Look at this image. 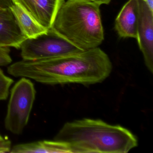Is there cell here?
<instances>
[{"label":"cell","instance_id":"6da1fadb","mask_svg":"<svg viewBox=\"0 0 153 153\" xmlns=\"http://www.w3.org/2000/svg\"><path fill=\"white\" fill-rule=\"evenodd\" d=\"M112 69L108 55L98 47L51 59H22L10 65L7 72L45 85H89L103 82Z\"/></svg>","mask_w":153,"mask_h":153},{"label":"cell","instance_id":"7a4b0ae2","mask_svg":"<svg viewBox=\"0 0 153 153\" xmlns=\"http://www.w3.org/2000/svg\"><path fill=\"white\" fill-rule=\"evenodd\" d=\"M53 140L69 143L75 153H126L138 145L128 129L88 118L66 123Z\"/></svg>","mask_w":153,"mask_h":153},{"label":"cell","instance_id":"3957f363","mask_svg":"<svg viewBox=\"0 0 153 153\" xmlns=\"http://www.w3.org/2000/svg\"><path fill=\"white\" fill-rule=\"evenodd\" d=\"M101 5L89 0H67L51 29L83 51L98 47L104 40Z\"/></svg>","mask_w":153,"mask_h":153},{"label":"cell","instance_id":"277c9868","mask_svg":"<svg viewBox=\"0 0 153 153\" xmlns=\"http://www.w3.org/2000/svg\"><path fill=\"white\" fill-rule=\"evenodd\" d=\"M33 82L22 77L13 87L4 123L6 129L16 135L21 134L29 121L36 98Z\"/></svg>","mask_w":153,"mask_h":153},{"label":"cell","instance_id":"5b68a950","mask_svg":"<svg viewBox=\"0 0 153 153\" xmlns=\"http://www.w3.org/2000/svg\"><path fill=\"white\" fill-rule=\"evenodd\" d=\"M20 49L21 57L26 60L51 59L83 51L51 29L36 38L26 39Z\"/></svg>","mask_w":153,"mask_h":153},{"label":"cell","instance_id":"8992f818","mask_svg":"<svg viewBox=\"0 0 153 153\" xmlns=\"http://www.w3.org/2000/svg\"><path fill=\"white\" fill-rule=\"evenodd\" d=\"M137 41L148 70L153 72V12L139 0Z\"/></svg>","mask_w":153,"mask_h":153},{"label":"cell","instance_id":"52a82bcc","mask_svg":"<svg viewBox=\"0 0 153 153\" xmlns=\"http://www.w3.org/2000/svg\"><path fill=\"white\" fill-rule=\"evenodd\" d=\"M22 6L34 19L48 29L52 27L65 0H11Z\"/></svg>","mask_w":153,"mask_h":153},{"label":"cell","instance_id":"ba28073f","mask_svg":"<svg viewBox=\"0 0 153 153\" xmlns=\"http://www.w3.org/2000/svg\"><path fill=\"white\" fill-rule=\"evenodd\" d=\"M27 39L10 8L0 11V47L20 49Z\"/></svg>","mask_w":153,"mask_h":153},{"label":"cell","instance_id":"9c48e42d","mask_svg":"<svg viewBox=\"0 0 153 153\" xmlns=\"http://www.w3.org/2000/svg\"><path fill=\"white\" fill-rule=\"evenodd\" d=\"M139 0H128L116 17L115 29L122 38L137 39Z\"/></svg>","mask_w":153,"mask_h":153},{"label":"cell","instance_id":"30bf717a","mask_svg":"<svg viewBox=\"0 0 153 153\" xmlns=\"http://www.w3.org/2000/svg\"><path fill=\"white\" fill-rule=\"evenodd\" d=\"M10 153H75L69 143L59 140H41L21 143L12 147Z\"/></svg>","mask_w":153,"mask_h":153},{"label":"cell","instance_id":"8fae6325","mask_svg":"<svg viewBox=\"0 0 153 153\" xmlns=\"http://www.w3.org/2000/svg\"><path fill=\"white\" fill-rule=\"evenodd\" d=\"M22 33L27 39H34L47 33L49 29L36 21L19 4H13L10 7Z\"/></svg>","mask_w":153,"mask_h":153},{"label":"cell","instance_id":"7c38bea8","mask_svg":"<svg viewBox=\"0 0 153 153\" xmlns=\"http://www.w3.org/2000/svg\"><path fill=\"white\" fill-rule=\"evenodd\" d=\"M13 83V79L7 76L0 68V101L7 98L10 89Z\"/></svg>","mask_w":153,"mask_h":153},{"label":"cell","instance_id":"4fadbf2b","mask_svg":"<svg viewBox=\"0 0 153 153\" xmlns=\"http://www.w3.org/2000/svg\"><path fill=\"white\" fill-rule=\"evenodd\" d=\"M11 62L10 48L0 47V67L7 66Z\"/></svg>","mask_w":153,"mask_h":153},{"label":"cell","instance_id":"5bb4252c","mask_svg":"<svg viewBox=\"0 0 153 153\" xmlns=\"http://www.w3.org/2000/svg\"><path fill=\"white\" fill-rule=\"evenodd\" d=\"M11 148V142L0 134V153H10Z\"/></svg>","mask_w":153,"mask_h":153},{"label":"cell","instance_id":"9a60e30c","mask_svg":"<svg viewBox=\"0 0 153 153\" xmlns=\"http://www.w3.org/2000/svg\"><path fill=\"white\" fill-rule=\"evenodd\" d=\"M13 4L11 0H0V11L10 8Z\"/></svg>","mask_w":153,"mask_h":153},{"label":"cell","instance_id":"2e32d148","mask_svg":"<svg viewBox=\"0 0 153 153\" xmlns=\"http://www.w3.org/2000/svg\"><path fill=\"white\" fill-rule=\"evenodd\" d=\"M140 1H144L149 7V9L153 12V0H140Z\"/></svg>","mask_w":153,"mask_h":153},{"label":"cell","instance_id":"e0dca14e","mask_svg":"<svg viewBox=\"0 0 153 153\" xmlns=\"http://www.w3.org/2000/svg\"><path fill=\"white\" fill-rule=\"evenodd\" d=\"M89 1L97 2V3H99V4H101V5L103 4V2L102 0H89Z\"/></svg>","mask_w":153,"mask_h":153},{"label":"cell","instance_id":"ac0fdd59","mask_svg":"<svg viewBox=\"0 0 153 153\" xmlns=\"http://www.w3.org/2000/svg\"><path fill=\"white\" fill-rule=\"evenodd\" d=\"M111 0H102L103 4H108L110 3Z\"/></svg>","mask_w":153,"mask_h":153}]
</instances>
